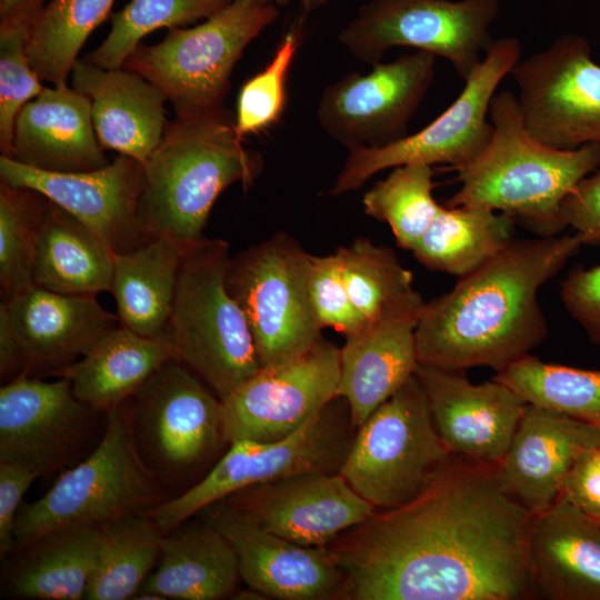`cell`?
Returning <instances> with one entry per match:
<instances>
[{"label":"cell","mask_w":600,"mask_h":600,"mask_svg":"<svg viewBox=\"0 0 600 600\" xmlns=\"http://www.w3.org/2000/svg\"><path fill=\"white\" fill-rule=\"evenodd\" d=\"M48 206L36 190L0 183L1 301L36 286L34 251Z\"/></svg>","instance_id":"obj_40"},{"label":"cell","mask_w":600,"mask_h":600,"mask_svg":"<svg viewBox=\"0 0 600 600\" xmlns=\"http://www.w3.org/2000/svg\"><path fill=\"white\" fill-rule=\"evenodd\" d=\"M39 476L20 466L0 462V554L13 551V529L22 497Z\"/></svg>","instance_id":"obj_47"},{"label":"cell","mask_w":600,"mask_h":600,"mask_svg":"<svg viewBox=\"0 0 600 600\" xmlns=\"http://www.w3.org/2000/svg\"><path fill=\"white\" fill-rule=\"evenodd\" d=\"M183 248L168 238L116 253L109 292L117 303L119 324L148 337L167 327L177 289Z\"/></svg>","instance_id":"obj_32"},{"label":"cell","mask_w":600,"mask_h":600,"mask_svg":"<svg viewBox=\"0 0 600 600\" xmlns=\"http://www.w3.org/2000/svg\"><path fill=\"white\" fill-rule=\"evenodd\" d=\"M561 213L566 226L576 230L583 244L600 246V166L569 193Z\"/></svg>","instance_id":"obj_46"},{"label":"cell","mask_w":600,"mask_h":600,"mask_svg":"<svg viewBox=\"0 0 600 600\" xmlns=\"http://www.w3.org/2000/svg\"><path fill=\"white\" fill-rule=\"evenodd\" d=\"M560 297L590 341L600 346V264L570 270L561 282Z\"/></svg>","instance_id":"obj_44"},{"label":"cell","mask_w":600,"mask_h":600,"mask_svg":"<svg viewBox=\"0 0 600 600\" xmlns=\"http://www.w3.org/2000/svg\"><path fill=\"white\" fill-rule=\"evenodd\" d=\"M337 250L349 298L366 323L419 294L412 287L411 271L391 248L357 238Z\"/></svg>","instance_id":"obj_37"},{"label":"cell","mask_w":600,"mask_h":600,"mask_svg":"<svg viewBox=\"0 0 600 600\" xmlns=\"http://www.w3.org/2000/svg\"><path fill=\"white\" fill-rule=\"evenodd\" d=\"M230 259L222 239L184 248L163 332L176 359L221 400L261 369L248 321L226 287Z\"/></svg>","instance_id":"obj_5"},{"label":"cell","mask_w":600,"mask_h":600,"mask_svg":"<svg viewBox=\"0 0 600 600\" xmlns=\"http://www.w3.org/2000/svg\"><path fill=\"white\" fill-rule=\"evenodd\" d=\"M260 1L269 2L279 7V6H287L290 0H260Z\"/></svg>","instance_id":"obj_52"},{"label":"cell","mask_w":600,"mask_h":600,"mask_svg":"<svg viewBox=\"0 0 600 600\" xmlns=\"http://www.w3.org/2000/svg\"><path fill=\"white\" fill-rule=\"evenodd\" d=\"M239 579L224 536L202 519H189L163 534L159 561L139 592L163 600H220L232 597Z\"/></svg>","instance_id":"obj_29"},{"label":"cell","mask_w":600,"mask_h":600,"mask_svg":"<svg viewBox=\"0 0 600 600\" xmlns=\"http://www.w3.org/2000/svg\"><path fill=\"white\" fill-rule=\"evenodd\" d=\"M100 547L86 600L132 599L154 570L163 533L147 513L100 524Z\"/></svg>","instance_id":"obj_34"},{"label":"cell","mask_w":600,"mask_h":600,"mask_svg":"<svg viewBox=\"0 0 600 600\" xmlns=\"http://www.w3.org/2000/svg\"><path fill=\"white\" fill-rule=\"evenodd\" d=\"M14 336L21 376H57L119 324L93 296L61 294L34 286L1 301Z\"/></svg>","instance_id":"obj_22"},{"label":"cell","mask_w":600,"mask_h":600,"mask_svg":"<svg viewBox=\"0 0 600 600\" xmlns=\"http://www.w3.org/2000/svg\"><path fill=\"white\" fill-rule=\"evenodd\" d=\"M532 520L498 464L452 457L413 500L327 546L342 572L336 599H532Z\"/></svg>","instance_id":"obj_1"},{"label":"cell","mask_w":600,"mask_h":600,"mask_svg":"<svg viewBox=\"0 0 600 600\" xmlns=\"http://www.w3.org/2000/svg\"><path fill=\"white\" fill-rule=\"evenodd\" d=\"M520 57L519 39L504 37L494 40L480 63L464 79L459 96L428 126L382 148L348 150L331 194L357 190L376 173L407 163H446L453 170L469 164L491 139V100Z\"/></svg>","instance_id":"obj_12"},{"label":"cell","mask_w":600,"mask_h":600,"mask_svg":"<svg viewBox=\"0 0 600 600\" xmlns=\"http://www.w3.org/2000/svg\"><path fill=\"white\" fill-rule=\"evenodd\" d=\"M70 77L72 88L90 100L100 146L143 164L168 126L164 92L123 67L104 69L80 59Z\"/></svg>","instance_id":"obj_26"},{"label":"cell","mask_w":600,"mask_h":600,"mask_svg":"<svg viewBox=\"0 0 600 600\" xmlns=\"http://www.w3.org/2000/svg\"><path fill=\"white\" fill-rule=\"evenodd\" d=\"M114 0H49L31 21L27 53L41 81L67 83L90 33Z\"/></svg>","instance_id":"obj_35"},{"label":"cell","mask_w":600,"mask_h":600,"mask_svg":"<svg viewBox=\"0 0 600 600\" xmlns=\"http://www.w3.org/2000/svg\"><path fill=\"white\" fill-rule=\"evenodd\" d=\"M49 0H0V19L12 17H31L41 10Z\"/></svg>","instance_id":"obj_49"},{"label":"cell","mask_w":600,"mask_h":600,"mask_svg":"<svg viewBox=\"0 0 600 600\" xmlns=\"http://www.w3.org/2000/svg\"><path fill=\"white\" fill-rule=\"evenodd\" d=\"M492 136L484 150L457 169L460 189L447 207L471 206L509 216L538 237L567 228L561 206L600 166V144L557 149L526 129L514 93L494 94L489 109Z\"/></svg>","instance_id":"obj_3"},{"label":"cell","mask_w":600,"mask_h":600,"mask_svg":"<svg viewBox=\"0 0 600 600\" xmlns=\"http://www.w3.org/2000/svg\"><path fill=\"white\" fill-rule=\"evenodd\" d=\"M126 403L139 454L167 490L186 483L229 446L221 399L177 359Z\"/></svg>","instance_id":"obj_11"},{"label":"cell","mask_w":600,"mask_h":600,"mask_svg":"<svg viewBox=\"0 0 600 600\" xmlns=\"http://www.w3.org/2000/svg\"><path fill=\"white\" fill-rule=\"evenodd\" d=\"M600 447V429L560 412L528 403L498 464L504 490L537 514L558 499L576 459Z\"/></svg>","instance_id":"obj_24"},{"label":"cell","mask_w":600,"mask_h":600,"mask_svg":"<svg viewBox=\"0 0 600 600\" xmlns=\"http://www.w3.org/2000/svg\"><path fill=\"white\" fill-rule=\"evenodd\" d=\"M300 42V28H290L281 38L270 62L241 87L234 116L240 138L261 132L281 118L286 107L287 77Z\"/></svg>","instance_id":"obj_42"},{"label":"cell","mask_w":600,"mask_h":600,"mask_svg":"<svg viewBox=\"0 0 600 600\" xmlns=\"http://www.w3.org/2000/svg\"><path fill=\"white\" fill-rule=\"evenodd\" d=\"M582 244L578 233L512 239L460 277L423 307L416 329L419 364L499 372L531 354L548 332L538 291Z\"/></svg>","instance_id":"obj_2"},{"label":"cell","mask_w":600,"mask_h":600,"mask_svg":"<svg viewBox=\"0 0 600 600\" xmlns=\"http://www.w3.org/2000/svg\"><path fill=\"white\" fill-rule=\"evenodd\" d=\"M340 348L323 338L306 353L261 369L221 400L228 443L272 442L337 398Z\"/></svg>","instance_id":"obj_16"},{"label":"cell","mask_w":600,"mask_h":600,"mask_svg":"<svg viewBox=\"0 0 600 600\" xmlns=\"http://www.w3.org/2000/svg\"><path fill=\"white\" fill-rule=\"evenodd\" d=\"M424 304L419 293L346 336L337 397L347 401L354 430L414 376L416 329Z\"/></svg>","instance_id":"obj_23"},{"label":"cell","mask_w":600,"mask_h":600,"mask_svg":"<svg viewBox=\"0 0 600 600\" xmlns=\"http://www.w3.org/2000/svg\"><path fill=\"white\" fill-rule=\"evenodd\" d=\"M327 1L328 0H300V3L306 12H311L322 7Z\"/></svg>","instance_id":"obj_51"},{"label":"cell","mask_w":600,"mask_h":600,"mask_svg":"<svg viewBox=\"0 0 600 600\" xmlns=\"http://www.w3.org/2000/svg\"><path fill=\"white\" fill-rule=\"evenodd\" d=\"M242 141L226 109L168 123L143 163L138 221L148 240L168 238L184 249L204 238L221 192L234 182L252 184L262 171L261 154Z\"/></svg>","instance_id":"obj_4"},{"label":"cell","mask_w":600,"mask_h":600,"mask_svg":"<svg viewBox=\"0 0 600 600\" xmlns=\"http://www.w3.org/2000/svg\"><path fill=\"white\" fill-rule=\"evenodd\" d=\"M0 179L13 188L32 189L64 209L114 253L131 251L149 241L138 221L143 164L119 154L97 170L53 172L0 157Z\"/></svg>","instance_id":"obj_18"},{"label":"cell","mask_w":600,"mask_h":600,"mask_svg":"<svg viewBox=\"0 0 600 600\" xmlns=\"http://www.w3.org/2000/svg\"><path fill=\"white\" fill-rule=\"evenodd\" d=\"M104 416V432L93 451L61 472L41 498L21 504L14 521L13 551L54 528L100 526L122 516L146 513L170 499L139 454L127 403Z\"/></svg>","instance_id":"obj_6"},{"label":"cell","mask_w":600,"mask_h":600,"mask_svg":"<svg viewBox=\"0 0 600 600\" xmlns=\"http://www.w3.org/2000/svg\"><path fill=\"white\" fill-rule=\"evenodd\" d=\"M311 256L279 231L229 261L226 287L248 321L261 367L292 360L323 340L309 292Z\"/></svg>","instance_id":"obj_10"},{"label":"cell","mask_w":600,"mask_h":600,"mask_svg":"<svg viewBox=\"0 0 600 600\" xmlns=\"http://www.w3.org/2000/svg\"><path fill=\"white\" fill-rule=\"evenodd\" d=\"M507 214L471 206H441L412 253L430 270L462 277L500 252L513 238Z\"/></svg>","instance_id":"obj_33"},{"label":"cell","mask_w":600,"mask_h":600,"mask_svg":"<svg viewBox=\"0 0 600 600\" xmlns=\"http://www.w3.org/2000/svg\"><path fill=\"white\" fill-rule=\"evenodd\" d=\"M437 56L417 50L350 72L328 84L317 119L321 129L348 150L382 148L408 136V127L436 77Z\"/></svg>","instance_id":"obj_15"},{"label":"cell","mask_w":600,"mask_h":600,"mask_svg":"<svg viewBox=\"0 0 600 600\" xmlns=\"http://www.w3.org/2000/svg\"><path fill=\"white\" fill-rule=\"evenodd\" d=\"M113 250L80 220L49 200L33 260L34 284L61 294L109 291Z\"/></svg>","instance_id":"obj_31"},{"label":"cell","mask_w":600,"mask_h":600,"mask_svg":"<svg viewBox=\"0 0 600 600\" xmlns=\"http://www.w3.org/2000/svg\"><path fill=\"white\" fill-rule=\"evenodd\" d=\"M171 359L176 354L164 333L148 337L118 324L58 377L70 380L76 398L89 409L107 413Z\"/></svg>","instance_id":"obj_30"},{"label":"cell","mask_w":600,"mask_h":600,"mask_svg":"<svg viewBox=\"0 0 600 600\" xmlns=\"http://www.w3.org/2000/svg\"><path fill=\"white\" fill-rule=\"evenodd\" d=\"M0 373L6 382L21 376L19 349L2 309H0Z\"/></svg>","instance_id":"obj_48"},{"label":"cell","mask_w":600,"mask_h":600,"mask_svg":"<svg viewBox=\"0 0 600 600\" xmlns=\"http://www.w3.org/2000/svg\"><path fill=\"white\" fill-rule=\"evenodd\" d=\"M197 514L220 531L233 548L240 578L267 599H336L342 572L327 547L289 541L250 521L224 500Z\"/></svg>","instance_id":"obj_21"},{"label":"cell","mask_w":600,"mask_h":600,"mask_svg":"<svg viewBox=\"0 0 600 600\" xmlns=\"http://www.w3.org/2000/svg\"><path fill=\"white\" fill-rule=\"evenodd\" d=\"M278 16L276 4L232 0L192 28L169 29L157 44L139 43L123 68L159 87L179 119L217 113L224 109L237 61Z\"/></svg>","instance_id":"obj_7"},{"label":"cell","mask_w":600,"mask_h":600,"mask_svg":"<svg viewBox=\"0 0 600 600\" xmlns=\"http://www.w3.org/2000/svg\"><path fill=\"white\" fill-rule=\"evenodd\" d=\"M31 17L0 19V150L11 152L16 118L44 89L27 53Z\"/></svg>","instance_id":"obj_41"},{"label":"cell","mask_w":600,"mask_h":600,"mask_svg":"<svg viewBox=\"0 0 600 600\" xmlns=\"http://www.w3.org/2000/svg\"><path fill=\"white\" fill-rule=\"evenodd\" d=\"M97 412L79 401L69 379L19 376L0 389V462L39 477L62 471L84 440Z\"/></svg>","instance_id":"obj_17"},{"label":"cell","mask_w":600,"mask_h":600,"mask_svg":"<svg viewBox=\"0 0 600 600\" xmlns=\"http://www.w3.org/2000/svg\"><path fill=\"white\" fill-rule=\"evenodd\" d=\"M354 432L348 403L337 397L283 439L230 443L204 477L146 513L164 534L240 489L300 473H338Z\"/></svg>","instance_id":"obj_9"},{"label":"cell","mask_w":600,"mask_h":600,"mask_svg":"<svg viewBox=\"0 0 600 600\" xmlns=\"http://www.w3.org/2000/svg\"><path fill=\"white\" fill-rule=\"evenodd\" d=\"M557 500L600 521V447L583 451L566 474Z\"/></svg>","instance_id":"obj_45"},{"label":"cell","mask_w":600,"mask_h":600,"mask_svg":"<svg viewBox=\"0 0 600 600\" xmlns=\"http://www.w3.org/2000/svg\"><path fill=\"white\" fill-rule=\"evenodd\" d=\"M222 500L261 528L306 547H327L377 512L339 472L294 474Z\"/></svg>","instance_id":"obj_19"},{"label":"cell","mask_w":600,"mask_h":600,"mask_svg":"<svg viewBox=\"0 0 600 600\" xmlns=\"http://www.w3.org/2000/svg\"><path fill=\"white\" fill-rule=\"evenodd\" d=\"M499 0H370L340 31L339 42L374 66L394 47L447 59L463 80L493 43Z\"/></svg>","instance_id":"obj_13"},{"label":"cell","mask_w":600,"mask_h":600,"mask_svg":"<svg viewBox=\"0 0 600 600\" xmlns=\"http://www.w3.org/2000/svg\"><path fill=\"white\" fill-rule=\"evenodd\" d=\"M433 424L448 452L461 459L499 464L528 402L507 384L491 379L472 383L466 370L418 364Z\"/></svg>","instance_id":"obj_20"},{"label":"cell","mask_w":600,"mask_h":600,"mask_svg":"<svg viewBox=\"0 0 600 600\" xmlns=\"http://www.w3.org/2000/svg\"><path fill=\"white\" fill-rule=\"evenodd\" d=\"M232 0H131L111 18L104 41L86 60L104 69L122 68L141 39L159 28H183L216 14Z\"/></svg>","instance_id":"obj_39"},{"label":"cell","mask_w":600,"mask_h":600,"mask_svg":"<svg viewBox=\"0 0 600 600\" xmlns=\"http://www.w3.org/2000/svg\"><path fill=\"white\" fill-rule=\"evenodd\" d=\"M416 376L356 430L339 473L377 511L418 497L452 458Z\"/></svg>","instance_id":"obj_8"},{"label":"cell","mask_w":600,"mask_h":600,"mask_svg":"<svg viewBox=\"0 0 600 600\" xmlns=\"http://www.w3.org/2000/svg\"><path fill=\"white\" fill-rule=\"evenodd\" d=\"M98 524L54 528L7 557L2 574L6 596L29 600H81L100 547Z\"/></svg>","instance_id":"obj_28"},{"label":"cell","mask_w":600,"mask_h":600,"mask_svg":"<svg viewBox=\"0 0 600 600\" xmlns=\"http://www.w3.org/2000/svg\"><path fill=\"white\" fill-rule=\"evenodd\" d=\"M89 98L67 83L43 91L19 111L9 158L44 171L83 172L109 164Z\"/></svg>","instance_id":"obj_25"},{"label":"cell","mask_w":600,"mask_h":600,"mask_svg":"<svg viewBox=\"0 0 600 600\" xmlns=\"http://www.w3.org/2000/svg\"><path fill=\"white\" fill-rule=\"evenodd\" d=\"M231 598L232 599H240V600H262V599H267L262 593H260L259 591H257V590H254L252 588H249V587L247 589L236 590Z\"/></svg>","instance_id":"obj_50"},{"label":"cell","mask_w":600,"mask_h":600,"mask_svg":"<svg viewBox=\"0 0 600 600\" xmlns=\"http://www.w3.org/2000/svg\"><path fill=\"white\" fill-rule=\"evenodd\" d=\"M309 292L322 328H332L346 337L366 326L349 298L338 250L327 256H311Z\"/></svg>","instance_id":"obj_43"},{"label":"cell","mask_w":600,"mask_h":600,"mask_svg":"<svg viewBox=\"0 0 600 600\" xmlns=\"http://www.w3.org/2000/svg\"><path fill=\"white\" fill-rule=\"evenodd\" d=\"M432 189V166L407 163L368 190L362 206L368 216L389 224L400 248L412 251L441 208Z\"/></svg>","instance_id":"obj_38"},{"label":"cell","mask_w":600,"mask_h":600,"mask_svg":"<svg viewBox=\"0 0 600 600\" xmlns=\"http://www.w3.org/2000/svg\"><path fill=\"white\" fill-rule=\"evenodd\" d=\"M493 379L530 404L600 429V370L544 362L529 354L497 372Z\"/></svg>","instance_id":"obj_36"},{"label":"cell","mask_w":600,"mask_h":600,"mask_svg":"<svg viewBox=\"0 0 600 600\" xmlns=\"http://www.w3.org/2000/svg\"><path fill=\"white\" fill-rule=\"evenodd\" d=\"M532 599L600 600V521L557 500L533 514L528 542Z\"/></svg>","instance_id":"obj_27"},{"label":"cell","mask_w":600,"mask_h":600,"mask_svg":"<svg viewBox=\"0 0 600 600\" xmlns=\"http://www.w3.org/2000/svg\"><path fill=\"white\" fill-rule=\"evenodd\" d=\"M510 74L522 122L534 139L557 149L600 144V64L586 38L564 33L520 59Z\"/></svg>","instance_id":"obj_14"}]
</instances>
